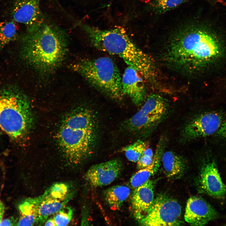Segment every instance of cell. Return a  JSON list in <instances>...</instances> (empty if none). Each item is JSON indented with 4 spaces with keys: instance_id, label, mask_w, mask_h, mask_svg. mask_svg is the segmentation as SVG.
<instances>
[{
    "instance_id": "1",
    "label": "cell",
    "mask_w": 226,
    "mask_h": 226,
    "mask_svg": "<svg viewBox=\"0 0 226 226\" xmlns=\"http://www.w3.org/2000/svg\"><path fill=\"white\" fill-rule=\"evenodd\" d=\"M220 51L218 43L206 29L191 24L180 27L172 36L167 58L176 66L192 70L216 58Z\"/></svg>"
},
{
    "instance_id": "2",
    "label": "cell",
    "mask_w": 226,
    "mask_h": 226,
    "mask_svg": "<svg viewBox=\"0 0 226 226\" xmlns=\"http://www.w3.org/2000/svg\"><path fill=\"white\" fill-rule=\"evenodd\" d=\"M68 36L63 30L45 22L22 38L21 58L42 73L55 69L62 62L67 51Z\"/></svg>"
},
{
    "instance_id": "3",
    "label": "cell",
    "mask_w": 226,
    "mask_h": 226,
    "mask_svg": "<svg viewBox=\"0 0 226 226\" xmlns=\"http://www.w3.org/2000/svg\"><path fill=\"white\" fill-rule=\"evenodd\" d=\"M79 25L95 48L118 56L128 66L136 69L143 77L148 79L151 76L153 68L152 61L133 42L124 28L118 27L102 30L83 23Z\"/></svg>"
},
{
    "instance_id": "4",
    "label": "cell",
    "mask_w": 226,
    "mask_h": 226,
    "mask_svg": "<svg viewBox=\"0 0 226 226\" xmlns=\"http://www.w3.org/2000/svg\"><path fill=\"white\" fill-rule=\"evenodd\" d=\"M95 121L90 110L83 108L73 111L63 120L57 140L70 163L79 164L93 152L95 139Z\"/></svg>"
},
{
    "instance_id": "5",
    "label": "cell",
    "mask_w": 226,
    "mask_h": 226,
    "mask_svg": "<svg viewBox=\"0 0 226 226\" xmlns=\"http://www.w3.org/2000/svg\"><path fill=\"white\" fill-rule=\"evenodd\" d=\"M28 100L20 88L13 85L0 88V128L13 141H20L32 123Z\"/></svg>"
},
{
    "instance_id": "6",
    "label": "cell",
    "mask_w": 226,
    "mask_h": 226,
    "mask_svg": "<svg viewBox=\"0 0 226 226\" xmlns=\"http://www.w3.org/2000/svg\"><path fill=\"white\" fill-rule=\"evenodd\" d=\"M71 66L93 87L108 97L120 100L125 95L120 71L110 58L80 59Z\"/></svg>"
},
{
    "instance_id": "7",
    "label": "cell",
    "mask_w": 226,
    "mask_h": 226,
    "mask_svg": "<svg viewBox=\"0 0 226 226\" xmlns=\"http://www.w3.org/2000/svg\"><path fill=\"white\" fill-rule=\"evenodd\" d=\"M168 109V104L163 97L151 94L139 110L126 121V128L138 133L151 131L165 118Z\"/></svg>"
},
{
    "instance_id": "8",
    "label": "cell",
    "mask_w": 226,
    "mask_h": 226,
    "mask_svg": "<svg viewBox=\"0 0 226 226\" xmlns=\"http://www.w3.org/2000/svg\"><path fill=\"white\" fill-rule=\"evenodd\" d=\"M226 118L223 108H208L197 114L188 121L182 130L183 141L211 137L219 129Z\"/></svg>"
},
{
    "instance_id": "9",
    "label": "cell",
    "mask_w": 226,
    "mask_h": 226,
    "mask_svg": "<svg viewBox=\"0 0 226 226\" xmlns=\"http://www.w3.org/2000/svg\"><path fill=\"white\" fill-rule=\"evenodd\" d=\"M181 208L175 199L158 196L146 215L138 222L141 225L173 226L181 225Z\"/></svg>"
},
{
    "instance_id": "10",
    "label": "cell",
    "mask_w": 226,
    "mask_h": 226,
    "mask_svg": "<svg viewBox=\"0 0 226 226\" xmlns=\"http://www.w3.org/2000/svg\"><path fill=\"white\" fill-rule=\"evenodd\" d=\"M73 194L67 184L58 182L53 184L42 195L35 197L39 211L38 225L44 224L49 216L66 206Z\"/></svg>"
},
{
    "instance_id": "11",
    "label": "cell",
    "mask_w": 226,
    "mask_h": 226,
    "mask_svg": "<svg viewBox=\"0 0 226 226\" xmlns=\"http://www.w3.org/2000/svg\"><path fill=\"white\" fill-rule=\"evenodd\" d=\"M40 0H13L11 14L14 20L25 25L27 33L37 30L45 22Z\"/></svg>"
},
{
    "instance_id": "12",
    "label": "cell",
    "mask_w": 226,
    "mask_h": 226,
    "mask_svg": "<svg viewBox=\"0 0 226 226\" xmlns=\"http://www.w3.org/2000/svg\"><path fill=\"white\" fill-rule=\"evenodd\" d=\"M123 168V164L120 160L112 159L90 167L86 173L85 179L93 187L107 186L119 177Z\"/></svg>"
},
{
    "instance_id": "13",
    "label": "cell",
    "mask_w": 226,
    "mask_h": 226,
    "mask_svg": "<svg viewBox=\"0 0 226 226\" xmlns=\"http://www.w3.org/2000/svg\"><path fill=\"white\" fill-rule=\"evenodd\" d=\"M218 217L217 212L202 198L192 196L188 200L184 219L190 225H204L216 219Z\"/></svg>"
},
{
    "instance_id": "14",
    "label": "cell",
    "mask_w": 226,
    "mask_h": 226,
    "mask_svg": "<svg viewBox=\"0 0 226 226\" xmlns=\"http://www.w3.org/2000/svg\"><path fill=\"white\" fill-rule=\"evenodd\" d=\"M200 182L202 189L210 196L222 198L226 195V186L222 180L216 161L212 158H209L202 166Z\"/></svg>"
},
{
    "instance_id": "15",
    "label": "cell",
    "mask_w": 226,
    "mask_h": 226,
    "mask_svg": "<svg viewBox=\"0 0 226 226\" xmlns=\"http://www.w3.org/2000/svg\"><path fill=\"white\" fill-rule=\"evenodd\" d=\"M132 66H128L121 78V85L125 95L128 96L132 103L139 105L145 100L146 87L143 76Z\"/></svg>"
},
{
    "instance_id": "16",
    "label": "cell",
    "mask_w": 226,
    "mask_h": 226,
    "mask_svg": "<svg viewBox=\"0 0 226 226\" xmlns=\"http://www.w3.org/2000/svg\"><path fill=\"white\" fill-rule=\"evenodd\" d=\"M153 184L149 179L134 189L132 194L131 208L134 217L138 221L147 214L154 200Z\"/></svg>"
},
{
    "instance_id": "17",
    "label": "cell",
    "mask_w": 226,
    "mask_h": 226,
    "mask_svg": "<svg viewBox=\"0 0 226 226\" xmlns=\"http://www.w3.org/2000/svg\"><path fill=\"white\" fill-rule=\"evenodd\" d=\"M19 217L17 226L38 225L39 214L35 197L26 198L19 205Z\"/></svg>"
},
{
    "instance_id": "18",
    "label": "cell",
    "mask_w": 226,
    "mask_h": 226,
    "mask_svg": "<svg viewBox=\"0 0 226 226\" xmlns=\"http://www.w3.org/2000/svg\"><path fill=\"white\" fill-rule=\"evenodd\" d=\"M130 193V188L126 185H117L109 187L104 192L105 200L110 207L119 209Z\"/></svg>"
},
{
    "instance_id": "19",
    "label": "cell",
    "mask_w": 226,
    "mask_h": 226,
    "mask_svg": "<svg viewBox=\"0 0 226 226\" xmlns=\"http://www.w3.org/2000/svg\"><path fill=\"white\" fill-rule=\"evenodd\" d=\"M162 161L165 173L169 177L178 176L183 171L185 163L183 159L172 151L164 153L162 156Z\"/></svg>"
},
{
    "instance_id": "20",
    "label": "cell",
    "mask_w": 226,
    "mask_h": 226,
    "mask_svg": "<svg viewBox=\"0 0 226 226\" xmlns=\"http://www.w3.org/2000/svg\"><path fill=\"white\" fill-rule=\"evenodd\" d=\"M14 20L0 22V52L11 42L15 40L17 35V27Z\"/></svg>"
},
{
    "instance_id": "21",
    "label": "cell",
    "mask_w": 226,
    "mask_h": 226,
    "mask_svg": "<svg viewBox=\"0 0 226 226\" xmlns=\"http://www.w3.org/2000/svg\"><path fill=\"white\" fill-rule=\"evenodd\" d=\"M148 147L147 143L141 140L124 147L122 151L129 161L137 163L145 150Z\"/></svg>"
},
{
    "instance_id": "22",
    "label": "cell",
    "mask_w": 226,
    "mask_h": 226,
    "mask_svg": "<svg viewBox=\"0 0 226 226\" xmlns=\"http://www.w3.org/2000/svg\"><path fill=\"white\" fill-rule=\"evenodd\" d=\"M189 0H154L152 5L153 10L162 14L174 9Z\"/></svg>"
},
{
    "instance_id": "23",
    "label": "cell",
    "mask_w": 226,
    "mask_h": 226,
    "mask_svg": "<svg viewBox=\"0 0 226 226\" xmlns=\"http://www.w3.org/2000/svg\"><path fill=\"white\" fill-rule=\"evenodd\" d=\"M73 214V209L70 207L64 206L53 217L56 226H67L72 220Z\"/></svg>"
},
{
    "instance_id": "24",
    "label": "cell",
    "mask_w": 226,
    "mask_h": 226,
    "mask_svg": "<svg viewBox=\"0 0 226 226\" xmlns=\"http://www.w3.org/2000/svg\"><path fill=\"white\" fill-rule=\"evenodd\" d=\"M211 137L213 140V147L226 149V118L218 131Z\"/></svg>"
},
{
    "instance_id": "25",
    "label": "cell",
    "mask_w": 226,
    "mask_h": 226,
    "mask_svg": "<svg viewBox=\"0 0 226 226\" xmlns=\"http://www.w3.org/2000/svg\"><path fill=\"white\" fill-rule=\"evenodd\" d=\"M154 154L152 149L148 147L143 153L137 163V168L138 169L145 168L152 162Z\"/></svg>"
},
{
    "instance_id": "26",
    "label": "cell",
    "mask_w": 226,
    "mask_h": 226,
    "mask_svg": "<svg viewBox=\"0 0 226 226\" xmlns=\"http://www.w3.org/2000/svg\"><path fill=\"white\" fill-rule=\"evenodd\" d=\"M18 220V218L16 219L13 217H11L2 221L0 226H17Z\"/></svg>"
},
{
    "instance_id": "27",
    "label": "cell",
    "mask_w": 226,
    "mask_h": 226,
    "mask_svg": "<svg viewBox=\"0 0 226 226\" xmlns=\"http://www.w3.org/2000/svg\"><path fill=\"white\" fill-rule=\"evenodd\" d=\"M5 207L4 204L0 200V224L2 221L3 216L4 212Z\"/></svg>"
},
{
    "instance_id": "28",
    "label": "cell",
    "mask_w": 226,
    "mask_h": 226,
    "mask_svg": "<svg viewBox=\"0 0 226 226\" xmlns=\"http://www.w3.org/2000/svg\"><path fill=\"white\" fill-rule=\"evenodd\" d=\"M44 225L45 226H56L53 217L48 219H47L45 222Z\"/></svg>"
}]
</instances>
